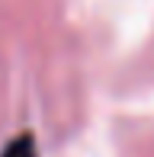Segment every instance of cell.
<instances>
[{
  "label": "cell",
  "instance_id": "1",
  "mask_svg": "<svg viewBox=\"0 0 154 157\" xmlns=\"http://www.w3.org/2000/svg\"><path fill=\"white\" fill-rule=\"evenodd\" d=\"M0 157H39V147H36V135L32 132H19L10 144L0 151Z\"/></svg>",
  "mask_w": 154,
  "mask_h": 157
}]
</instances>
